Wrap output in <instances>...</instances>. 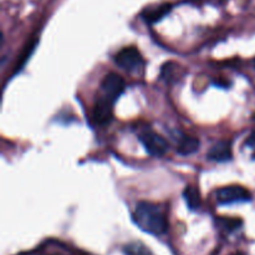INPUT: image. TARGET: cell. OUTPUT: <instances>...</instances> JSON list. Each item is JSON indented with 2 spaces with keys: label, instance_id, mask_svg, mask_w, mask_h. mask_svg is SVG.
I'll return each mask as SVG.
<instances>
[{
  "label": "cell",
  "instance_id": "11",
  "mask_svg": "<svg viewBox=\"0 0 255 255\" xmlns=\"http://www.w3.org/2000/svg\"><path fill=\"white\" fill-rule=\"evenodd\" d=\"M169 11L168 5H162V6L156 7V9L147 10V11L143 12V19L148 22H154L157 20L161 19L162 16L167 14Z\"/></svg>",
  "mask_w": 255,
  "mask_h": 255
},
{
  "label": "cell",
  "instance_id": "13",
  "mask_svg": "<svg viewBox=\"0 0 255 255\" xmlns=\"http://www.w3.org/2000/svg\"><path fill=\"white\" fill-rule=\"evenodd\" d=\"M246 146L249 147L251 149H253L254 156H255V132L248 137V139H247V142H246Z\"/></svg>",
  "mask_w": 255,
  "mask_h": 255
},
{
  "label": "cell",
  "instance_id": "10",
  "mask_svg": "<svg viewBox=\"0 0 255 255\" xmlns=\"http://www.w3.org/2000/svg\"><path fill=\"white\" fill-rule=\"evenodd\" d=\"M125 255H153L151 251L141 242H132L124 247Z\"/></svg>",
  "mask_w": 255,
  "mask_h": 255
},
{
  "label": "cell",
  "instance_id": "2",
  "mask_svg": "<svg viewBox=\"0 0 255 255\" xmlns=\"http://www.w3.org/2000/svg\"><path fill=\"white\" fill-rule=\"evenodd\" d=\"M115 62L117 66L128 72H139L144 64L143 57L134 46L125 47L121 51L117 52L115 56Z\"/></svg>",
  "mask_w": 255,
  "mask_h": 255
},
{
  "label": "cell",
  "instance_id": "6",
  "mask_svg": "<svg viewBox=\"0 0 255 255\" xmlns=\"http://www.w3.org/2000/svg\"><path fill=\"white\" fill-rule=\"evenodd\" d=\"M114 102L100 96L95 102L92 117L97 125H107L114 116Z\"/></svg>",
  "mask_w": 255,
  "mask_h": 255
},
{
  "label": "cell",
  "instance_id": "9",
  "mask_svg": "<svg viewBox=\"0 0 255 255\" xmlns=\"http://www.w3.org/2000/svg\"><path fill=\"white\" fill-rule=\"evenodd\" d=\"M183 196H184V199H186L187 204H188V207L192 209V211H194V209H197L199 206H201V194H199L198 189H197L196 187L193 186L187 187Z\"/></svg>",
  "mask_w": 255,
  "mask_h": 255
},
{
  "label": "cell",
  "instance_id": "3",
  "mask_svg": "<svg viewBox=\"0 0 255 255\" xmlns=\"http://www.w3.org/2000/svg\"><path fill=\"white\" fill-rule=\"evenodd\" d=\"M125 89H126L125 80L116 72H110L102 80L101 87H100V90H101L100 96L115 104L117 99L124 94Z\"/></svg>",
  "mask_w": 255,
  "mask_h": 255
},
{
  "label": "cell",
  "instance_id": "8",
  "mask_svg": "<svg viewBox=\"0 0 255 255\" xmlns=\"http://www.w3.org/2000/svg\"><path fill=\"white\" fill-rule=\"evenodd\" d=\"M201 146V142L196 137L187 136V134H181L177 143V152L182 156H188V154L194 153Z\"/></svg>",
  "mask_w": 255,
  "mask_h": 255
},
{
  "label": "cell",
  "instance_id": "12",
  "mask_svg": "<svg viewBox=\"0 0 255 255\" xmlns=\"http://www.w3.org/2000/svg\"><path fill=\"white\" fill-rule=\"evenodd\" d=\"M219 224H221L222 228L227 232H234L236 229H238L241 227L242 222L239 219L234 218H222L219 219Z\"/></svg>",
  "mask_w": 255,
  "mask_h": 255
},
{
  "label": "cell",
  "instance_id": "1",
  "mask_svg": "<svg viewBox=\"0 0 255 255\" xmlns=\"http://www.w3.org/2000/svg\"><path fill=\"white\" fill-rule=\"evenodd\" d=\"M132 219L143 232L153 236H161L168 229V221L164 209L159 204L142 201L137 203Z\"/></svg>",
  "mask_w": 255,
  "mask_h": 255
},
{
  "label": "cell",
  "instance_id": "4",
  "mask_svg": "<svg viewBox=\"0 0 255 255\" xmlns=\"http://www.w3.org/2000/svg\"><path fill=\"white\" fill-rule=\"evenodd\" d=\"M217 201L221 204L246 203L252 201V193L242 186L223 187L217 192Z\"/></svg>",
  "mask_w": 255,
  "mask_h": 255
},
{
  "label": "cell",
  "instance_id": "15",
  "mask_svg": "<svg viewBox=\"0 0 255 255\" xmlns=\"http://www.w3.org/2000/svg\"><path fill=\"white\" fill-rule=\"evenodd\" d=\"M254 66H255V60H254Z\"/></svg>",
  "mask_w": 255,
  "mask_h": 255
},
{
  "label": "cell",
  "instance_id": "14",
  "mask_svg": "<svg viewBox=\"0 0 255 255\" xmlns=\"http://www.w3.org/2000/svg\"><path fill=\"white\" fill-rule=\"evenodd\" d=\"M232 255H243L242 253H236V254H232Z\"/></svg>",
  "mask_w": 255,
  "mask_h": 255
},
{
  "label": "cell",
  "instance_id": "7",
  "mask_svg": "<svg viewBox=\"0 0 255 255\" xmlns=\"http://www.w3.org/2000/svg\"><path fill=\"white\" fill-rule=\"evenodd\" d=\"M233 157L232 144L228 141H221L214 144L208 152V159L214 162H228Z\"/></svg>",
  "mask_w": 255,
  "mask_h": 255
},
{
  "label": "cell",
  "instance_id": "5",
  "mask_svg": "<svg viewBox=\"0 0 255 255\" xmlns=\"http://www.w3.org/2000/svg\"><path fill=\"white\" fill-rule=\"evenodd\" d=\"M139 141L143 144L146 151L153 157H162L168 151V143L166 139L151 129L142 132L139 134Z\"/></svg>",
  "mask_w": 255,
  "mask_h": 255
}]
</instances>
